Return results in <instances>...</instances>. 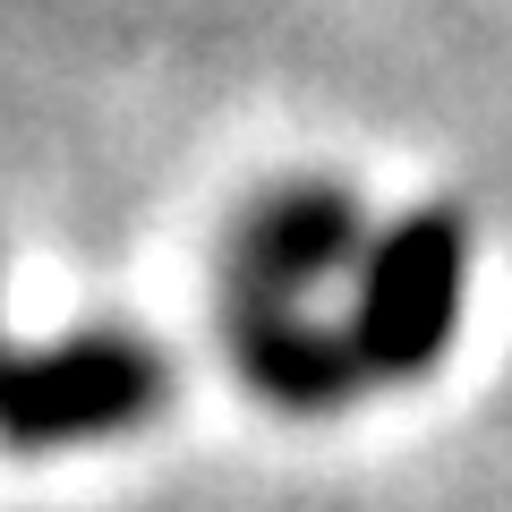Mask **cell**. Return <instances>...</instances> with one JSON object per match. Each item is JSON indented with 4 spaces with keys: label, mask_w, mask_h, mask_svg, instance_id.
<instances>
[{
    "label": "cell",
    "mask_w": 512,
    "mask_h": 512,
    "mask_svg": "<svg viewBox=\"0 0 512 512\" xmlns=\"http://www.w3.org/2000/svg\"><path fill=\"white\" fill-rule=\"evenodd\" d=\"M461 299H470V222L453 205H410L393 214L359 256L350 291V350L367 384H419L453 359Z\"/></svg>",
    "instance_id": "obj_1"
},
{
    "label": "cell",
    "mask_w": 512,
    "mask_h": 512,
    "mask_svg": "<svg viewBox=\"0 0 512 512\" xmlns=\"http://www.w3.org/2000/svg\"><path fill=\"white\" fill-rule=\"evenodd\" d=\"M171 402V359L137 333H69L43 350L0 342V453L137 436Z\"/></svg>",
    "instance_id": "obj_2"
},
{
    "label": "cell",
    "mask_w": 512,
    "mask_h": 512,
    "mask_svg": "<svg viewBox=\"0 0 512 512\" xmlns=\"http://www.w3.org/2000/svg\"><path fill=\"white\" fill-rule=\"evenodd\" d=\"M367 214L342 180H282L231 222L222 248V291H256V299H308L325 291L342 265L367 256Z\"/></svg>",
    "instance_id": "obj_3"
},
{
    "label": "cell",
    "mask_w": 512,
    "mask_h": 512,
    "mask_svg": "<svg viewBox=\"0 0 512 512\" xmlns=\"http://www.w3.org/2000/svg\"><path fill=\"white\" fill-rule=\"evenodd\" d=\"M222 359L265 410H291V419H333L342 402L367 393V367L350 350V333L316 325L299 299L222 291Z\"/></svg>",
    "instance_id": "obj_4"
}]
</instances>
